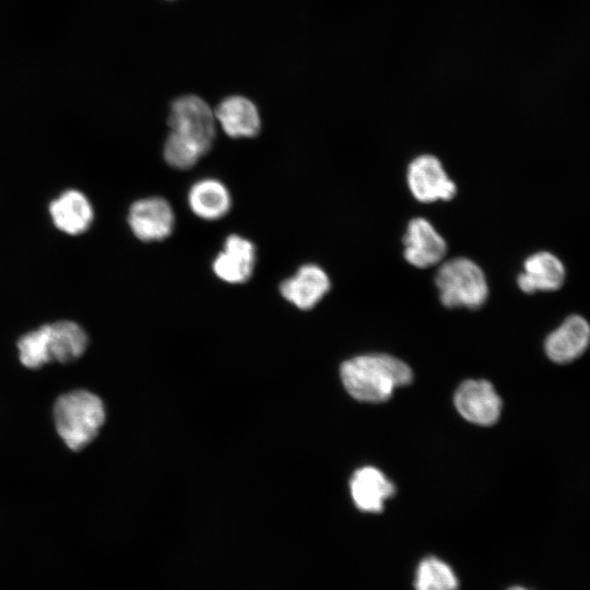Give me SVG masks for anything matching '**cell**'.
<instances>
[{"instance_id":"9","label":"cell","mask_w":590,"mask_h":590,"mask_svg":"<svg viewBox=\"0 0 590 590\" xmlns=\"http://www.w3.org/2000/svg\"><path fill=\"white\" fill-rule=\"evenodd\" d=\"M590 344V323L580 315H570L544 342L547 357L557 364H567L581 356Z\"/></svg>"},{"instance_id":"7","label":"cell","mask_w":590,"mask_h":590,"mask_svg":"<svg viewBox=\"0 0 590 590\" xmlns=\"http://www.w3.org/2000/svg\"><path fill=\"white\" fill-rule=\"evenodd\" d=\"M455 405L467 421L488 426L497 422L502 400L487 380H465L455 393Z\"/></svg>"},{"instance_id":"18","label":"cell","mask_w":590,"mask_h":590,"mask_svg":"<svg viewBox=\"0 0 590 590\" xmlns=\"http://www.w3.org/2000/svg\"><path fill=\"white\" fill-rule=\"evenodd\" d=\"M414 587L415 590H457L458 578L447 563L427 557L416 568Z\"/></svg>"},{"instance_id":"13","label":"cell","mask_w":590,"mask_h":590,"mask_svg":"<svg viewBox=\"0 0 590 590\" xmlns=\"http://www.w3.org/2000/svg\"><path fill=\"white\" fill-rule=\"evenodd\" d=\"M330 279L317 264L302 266L297 272L280 285L282 296L297 308L308 310L315 307L330 290Z\"/></svg>"},{"instance_id":"5","label":"cell","mask_w":590,"mask_h":590,"mask_svg":"<svg viewBox=\"0 0 590 590\" xmlns=\"http://www.w3.org/2000/svg\"><path fill=\"white\" fill-rule=\"evenodd\" d=\"M406 181L413 197L420 202L450 200L457 192L440 161L433 155L415 157L409 165Z\"/></svg>"},{"instance_id":"19","label":"cell","mask_w":590,"mask_h":590,"mask_svg":"<svg viewBox=\"0 0 590 590\" xmlns=\"http://www.w3.org/2000/svg\"><path fill=\"white\" fill-rule=\"evenodd\" d=\"M19 357L27 368H39L51 362L48 343V324L25 333L17 341Z\"/></svg>"},{"instance_id":"12","label":"cell","mask_w":590,"mask_h":590,"mask_svg":"<svg viewBox=\"0 0 590 590\" xmlns=\"http://www.w3.org/2000/svg\"><path fill=\"white\" fill-rule=\"evenodd\" d=\"M256 248L245 237L229 235L212 263L215 275L224 282L239 284L247 282L255 269Z\"/></svg>"},{"instance_id":"4","label":"cell","mask_w":590,"mask_h":590,"mask_svg":"<svg viewBox=\"0 0 590 590\" xmlns=\"http://www.w3.org/2000/svg\"><path fill=\"white\" fill-rule=\"evenodd\" d=\"M215 122L214 111L199 96H180L170 106V132L192 143L203 155L213 144Z\"/></svg>"},{"instance_id":"6","label":"cell","mask_w":590,"mask_h":590,"mask_svg":"<svg viewBox=\"0 0 590 590\" xmlns=\"http://www.w3.org/2000/svg\"><path fill=\"white\" fill-rule=\"evenodd\" d=\"M128 224L142 241H157L168 237L175 226V213L167 200L148 197L134 201L128 212Z\"/></svg>"},{"instance_id":"21","label":"cell","mask_w":590,"mask_h":590,"mask_svg":"<svg viewBox=\"0 0 590 590\" xmlns=\"http://www.w3.org/2000/svg\"><path fill=\"white\" fill-rule=\"evenodd\" d=\"M508 590H529V589H526V588H522V587H512Z\"/></svg>"},{"instance_id":"20","label":"cell","mask_w":590,"mask_h":590,"mask_svg":"<svg viewBox=\"0 0 590 590\" xmlns=\"http://www.w3.org/2000/svg\"><path fill=\"white\" fill-rule=\"evenodd\" d=\"M202 155L197 146L179 135L173 132L167 135L163 156L169 166L180 170L189 169L198 163Z\"/></svg>"},{"instance_id":"2","label":"cell","mask_w":590,"mask_h":590,"mask_svg":"<svg viewBox=\"0 0 590 590\" xmlns=\"http://www.w3.org/2000/svg\"><path fill=\"white\" fill-rule=\"evenodd\" d=\"M105 416L103 401L86 390L62 394L54 408L56 429L72 450H81L96 437Z\"/></svg>"},{"instance_id":"1","label":"cell","mask_w":590,"mask_h":590,"mask_svg":"<svg viewBox=\"0 0 590 590\" xmlns=\"http://www.w3.org/2000/svg\"><path fill=\"white\" fill-rule=\"evenodd\" d=\"M341 379L354 399L378 403L387 401L396 388L410 384L412 371L393 356L367 354L344 362Z\"/></svg>"},{"instance_id":"15","label":"cell","mask_w":590,"mask_h":590,"mask_svg":"<svg viewBox=\"0 0 590 590\" xmlns=\"http://www.w3.org/2000/svg\"><path fill=\"white\" fill-rule=\"evenodd\" d=\"M355 506L365 512H380L384 503L394 494V485L374 467L356 470L350 481Z\"/></svg>"},{"instance_id":"17","label":"cell","mask_w":590,"mask_h":590,"mask_svg":"<svg viewBox=\"0 0 590 590\" xmlns=\"http://www.w3.org/2000/svg\"><path fill=\"white\" fill-rule=\"evenodd\" d=\"M47 324L51 362L69 363L83 354L87 346V335L80 324L70 320Z\"/></svg>"},{"instance_id":"8","label":"cell","mask_w":590,"mask_h":590,"mask_svg":"<svg viewBox=\"0 0 590 590\" xmlns=\"http://www.w3.org/2000/svg\"><path fill=\"white\" fill-rule=\"evenodd\" d=\"M403 244L406 261L421 269L439 263L447 251L442 236L424 217H415L409 222Z\"/></svg>"},{"instance_id":"16","label":"cell","mask_w":590,"mask_h":590,"mask_svg":"<svg viewBox=\"0 0 590 590\" xmlns=\"http://www.w3.org/2000/svg\"><path fill=\"white\" fill-rule=\"evenodd\" d=\"M191 211L203 220H219L227 214L232 199L228 189L217 179L204 178L194 182L188 192Z\"/></svg>"},{"instance_id":"11","label":"cell","mask_w":590,"mask_h":590,"mask_svg":"<svg viewBox=\"0 0 590 590\" xmlns=\"http://www.w3.org/2000/svg\"><path fill=\"white\" fill-rule=\"evenodd\" d=\"M566 280V268L553 252L541 250L530 255L518 274L517 284L527 294L559 290Z\"/></svg>"},{"instance_id":"14","label":"cell","mask_w":590,"mask_h":590,"mask_svg":"<svg viewBox=\"0 0 590 590\" xmlns=\"http://www.w3.org/2000/svg\"><path fill=\"white\" fill-rule=\"evenodd\" d=\"M222 130L231 138H253L261 129L257 106L247 97L234 95L224 98L214 110Z\"/></svg>"},{"instance_id":"3","label":"cell","mask_w":590,"mask_h":590,"mask_svg":"<svg viewBox=\"0 0 590 590\" xmlns=\"http://www.w3.org/2000/svg\"><path fill=\"white\" fill-rule=\"evenodd\" d=\"M435 283L442 305L449 308H479L488 296V284L483 270L465 257L444 262L436 273Z\"/></svg>"},{"instance_id":"10","label":"cell","mask_w":590,"mask_h":590,"mask_svg":"<svg viewBox=\"0 0 590 590\" xmlns=\"http://www.w3.org/2000/svg\"><path fill=\"white\" fill-rule=\"evenodd\" d=\"M54 226L63 234H84L94 221V209L85 193L67 189L54 198L48 205Z\"/></svg>"}]
</instances>
